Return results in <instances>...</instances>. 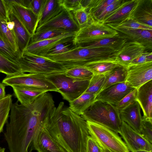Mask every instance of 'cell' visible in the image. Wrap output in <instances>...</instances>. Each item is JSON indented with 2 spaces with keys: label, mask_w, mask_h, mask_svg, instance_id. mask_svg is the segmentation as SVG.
<instances>
[{
  "label": "cell",
  "mask_w": 152,
  "mask_h": 152,
  "mask_svg": "<svg viewBox=\"0 0 152 152\" xmlns=\"http://www.w3.org/2000/svg\"><path fill=\"white\" fill-rule=\"evenodd\" d=\"M121 33L127 40L137 42L146 49H152V30L142 29H128L121 28L113 29Z\"/></svg>",
  "instance_id": "22"
},
{
  "label": "cell",
  "mask_w": 152,
  "mask_h": 152,
  "mask_svg": "<svg viewBox=\"0 0 152 152\" xmlns=\"http://www.w3.org/2000/svg\"><path fill=\"white\" fill-rule=\"evenodd\" d=\"M134 152H150L148 151H138Z\"/></svg>",
  "instance_id": "52"
},
{
  "label": "cell",
  "mask_w": 152,
  "mask_h": 152,
  "mask_svg": "<svg viewBox=\"0 0 152 152\" xmlns=\"http://www.w3.org/2000/svg\"><path fill=\"white\" fill-rule=\"evenodd\" d=\"M72 12L80 28L87 24L91 19L86 9L83 7Z\"/></svg>",
  "instance_id": "39"
},
{
  "label": "cell",
  "mask_w": 152,
  "mask_h": 152,
  "mask_svg": "<svg viewBox=\"0 0 152 152\" xmlns=\"http://www.w3.org/2000/svg\"><path fill=\"white\" fill-rule=\"evenodd\" d=\"M137 0H126L115 11L107 16L102 21L109 27L114 26L129 17Z\"/></svg>",
  "instance_id": "23"
},
{
  "label": "cell",
  "mask_w": 152,
  "mask_h": 152,
  "mask_svg": "<svg viewBox=\"0 0 152 152\" xmlns=\"http://www.w3.org/2000/svg\"><path fill=\"white\" fill-rule=\"evenodd\" d=\"M115 0H82L84 7L91 18H95Z\"/></svg>",
  "instance_id": "29"
},
{
  "label": "cell",
  "mask_w": 152,
  "mask_h": 152,
  "mask_svg": "<svg viewBox=\"0 0 152 152\" xmlns=\"http://www.w3.org/2000/svg\"><path fill=\"white\" fill-rule=\"evenodd\" d=\"M11 87L18 101L22 104L31 103L39 96L45 92L37 90L32 87L26 86L14 85Z\"/></svg>",
  "instance_id": "26"
},
{
  "label": "cell",
  "mask_w": 152,
  "mask_h": 152,
  "mask_svg": "<svg viewBox=\"0 0 152 152\" xmlns=\"http://www.w3.org/2000/svg\"><path fill=\"white\" fill-rule=\"evenodd\" d=\"M63 8L59 0H43L38 15L37 28L55 17Z\"/></svg>",
  "instance_id": "24"
},
{
  "label": "cell",
  "mask_w": 152,
  "mask_h": 152,
  "mask_svg": "<svg viewBox=\"0 0 152 152\" xmlns=\"http://www.w3.org/2000/svg\"><path fill=\"white\" fill-rule=\"evenodd\" d=\"M86 121L90 136L103 152H130L118 133L100 124Z\"/></svg>",
  "instance_id": "6"
},
{
  "label": "cell",
  "mask_w": 152,
  "mask_h": 152,
  "mask_svg": "<svg viewBox=\"0 0 152 152\" xmlns=\"http://www.w3.org/2000/svg\"><path fill=\"white\" fill-rule=\"evenodd\" d=\"M0 37L15 52L20 55L18 52L16 39L13 31H11L8 28L7 23L0 19Z\"/></svg>",
  "instance_id": "31"
},
{
  "label": "cell",
  "mask_w": 152,
  "mask_h": 152,
  "mask_svg": "<svg viewBox=\"0 0 152 152\" xmlns=\"http://www.w3.org/2000/svg\"><path fill=\"white\" fill-rule=\"evenodd\" d=\"M43 0H18V4L30 9L38 16Z\"/></svg>",
  "instance_id": "43"
},
{
  "label": "cell",
  "mask_w": 152,
  "mask_h": 152,
  "mask_svg": "<svg viewBox=\"0 0 152 152\" xmlns=\"http://www.w3.org/2000/svg\"><path fill=\"white\" fill-rule=\"evenodd\" d=\"M52 109L50 102L42 96L27 104H19L18 101L12 103L10 121L6 124L4 133L10 152H31L34 150L36 132Z\"/></svg>",
  "instance_id": "1"
},
{
  "label": "cell",
  "mask_w": 152,
  "mask_h": 152,
  "mask_svg": "<svg viewBox=\"0 0 152 152\" xmlns=\"http://www.w3.org/2000/svg\"><path fill=\"white\" fill-rule=\"evenodd\" d=\"M8 28L11 31H13L15 26L14 22L12 21H9L7 23Z\"/></svg>",
  "instance_id": "50"
},
{
  "label": "cell",
  "mask_w": 152,
  "mask_h": 152,
  "mask_svg": "<svg viewBox=\"0 0 152 152\" xmlns=\"http://www.w3.org/2000/svg\"><path fill=\"white\" fill-rule=\"evenodd\" d=\"M7 6L9 21H12L14 22L13 31L16 39L19 53L21 56L28 45L32 36L28 33L17 16Z\"/></svg>",
  "instance_id": "19"
},
{
  "label": "cell",
  "mask_w": 152,
  "mask_h": 152,
  "mask_svg": "<svg viewBox=\"0 0 152 152\" xmlns=\"http://www.w3.org/2000/svg\"><path fill=\"white\" fill-rule=\"evenodd\" d=\"M140 134L147 141L152 143V119L142 117V125Z\"/></svg>",
  "instance_id": "41"
},
{
  "label": "cell",
  "mask_w": 152,
  "mask_h": 152,
  "mask_svg": "<svg viewBox=\"0 0 152 152\" xmlns=\"http://www.w3.org/2000/svg\"><path fill=\"white\" fill-rule=\"evenodd\" d=\"M110 27L113 29L121 28L128 29L152 30V27L140 23L130 17L127 18L116 26Z\"/></svg>",
  "instance_id": "36"
},
{
  "label": "cell",
  "mask_w": 152,
  "mask_h": 152,
  "mask_svg": "<svg viewBox=\"0 0 152 152\" xmlns=\"http://www.w3.org/2000/svg\"><path fill=\"white\" fill-rule=\"evenodd\" d=\"M105 79L104 74L94 75L84 93L91 94L96 96L102 90Z\"/></svg>",
  "instance_id": "35"
},
{
  "label": "cell",
  "mask_w": 152,
  "mask_h": 152,
  "mask_svg": "<svg viewBox=\"0 0 152 152\" xmlns=\"http://www.w3.org/2000/svg\"><path fill=\"white\" fill-rule=\"evenodd\" d=\"M8 7L15 13L32 36L35 34L38 16L29 9L23 7L13 0H5Z\"/></svg>",
  "instance_id": "16"
},
{
  "label": "cell",
  "mask_w": 152,
  "mask_h": 152,
  "mask_svg": "<svg viewBox=\"0 0 152 152\" xmlns=\"http://www.w3.org/2000/svg\"><path fill=\"white\" fill-rule=\"evenodd\" d=\"M42 126L67 152H86L90 136L86 121L60 102L53 108Z\"/></svg>",
  "instance_id": "2"
},
{
  "label": "cell",
  "mask_w": 152,
  "mask_h": 152,
  "mask_svg": "<svg viewBox=\"0 0 152 152\" xmlns=\"http://www.w3.org/2000/svg\"><path fill=\"white\" fill-rule=\"evenodd\" d=\"M60 5L69 12L77 10L83 7L82 0H59Z\"/></svg>",
  "instance_id": "44"
},
{
  "label": "cell",
  "mask_w": 152,
  "mask_h": 152,
  "mask_svg": "<svg viewBox=\"0 0 152 152\" xmlns=\"http://www.w3.org/2000/svg\"><path fill=\"white\" fill-rule=\"evenodd\" d=\"M149 61H152V53L145 51L134 59L130 65L141 64Z\"/></svg>",
  "instance_id": "47"
},
{
  "label": "cell",
  "mask_w": 152,
  "mask_h": 152,
  "mask_svg": "<svg viewBox=\"0 0 152 152\" xmlns=\"http://www.w3.org/2000/svg\"><path fill=\"white\" fill-rule=\"evenodd\" d=\"M5 86L22 85L32 87L39 91L45 92H58L57 88L46 76L39 74L22 73L11 76H7L2 80Z\"/></svg>",
  "instance_id": "9"
},
{
  "label": "cell",
  "mask_w": 152,
  "mask_h": 152,
  "mask_svg": "<svg viewBox=\"0 0 152 152\" xmlns=\"http://www.w3.org/2000/svg\"><path fill=\"white\" fill-rule=\"evenodd\" d=\"M126 0H115L114 1L108 6L105 10L94 19L103 21L105 18L120 7Z\"/></svg>",
  "instance_id": "40"
},
{
  "label": "cell",
  "mask_w": 152,
  "mask_h": 152,
  "mask_svg": "<svg viewBox=\"0 0 152 152\" xmlns=\"http://www.w3.org/2000/svg\"><path fill=\"white\" fill-rule=\"evenodd\" d=\"M137 89L136 100L143 112L142 117L152 119V80Z\"/></svg>",
  "instance_id": "20"
},
{
  "label": "cell",
  "mask_w": 152,
  "mask_h": 152,
  "mask_svg": "<svg viewBox=\"0 0 152 152\" xmlns=\"http://www.w3.org/2000/svg\"><path fill=\"white\" fill-rule=\"evenodd\" d=\"M0 53L10 60L18 64V60L21 57L19 54L15 52L0 37Z\"/></svg>",
  "instance_id": "38"
},
{
  "label": "cell",
  "mask_w": 152,
  "mask_h": 152,
  "mask_svg": "<svg viewBox=\"0 0 152 152\" xmlns=\"http://www.w3.org/2000/svg\"><path fill=\"white\" fill-rule=\"evenodd\" d=\"M135 88L125 82L111 85L100 91L96 96L95 100H99L114 105Z\"/></svg>",
  "instance_id": "15"
},
{
  "label": "cell",
  "mask_w": 152,
  "mask_h": 152,
  "mask_svg": "<svg viewBox=\"0 0 152 152\" xmlns=\"http://www.w3.org/2000/svg\"><path fill=\"white\" fill-rule=\"evenodd\" d=\"M75 46L73 44V42L60 44L49 50L45 55L64 53L68 51Z\"/></svg>",
  "instance_id": "45"
},
{
  "label": "cell",
  "mask_w": 152,
  "mask_h": 152,
  "mask_svg": "<svg viewBox=\"0 0 152 152\" xmlns=\"http://www.w3.org/2000/svg\"><path fill=\"white\" fill-rule=\"evenodd\" d=\"M0 19L6 23L9 21L8 9L5 0H0Z\"/></svg>",
  "instance_id": "48"
},
{
  "label": "cell",
  "mask_w": 152,
  "mask_h": 152,
  "mask_svg": "<svg viewBox=\"0 0 152 152\" xmlns=\"http://www.w3.org/2000/svg\"><path fill=\"white\" fill-rule=\"evenodd\" d=\"M46 77L55 86L63 99L69 102L83 94L90 82L89 80H78L67 77L64 73Z\"/></svg>",
  "instance_id": "7"
},
{
  "label": "cell",
  "mask_w": 152,
  "mask_h": 152,
  "mask_svg": "<svg viewBox=\"0 0 152 152\" xmlns=\"http://www.w3.org/2000/svg\"><path fill=\"white\" fill-rule=\"evenodd\" d=\"M18 64L22 73L39 74L46 77L64 74L66 70L56 62L26 51L23 53Z\"/></svg>",
  "instance_id": "5"
},
{
  "label": "cell",
  "mask_w": 152,
  "mask_h": 152,
  "mask_svg": "<svg viewBox=\"0 0 152 152\" xmlns=\"http://www.w3.org/2000/svg\"><path fill=\"white\" fill-rule=\"evenodd\" d=\"M79 28L72 12L63 8L55 17L37 28L35 34L51 30H62L67 33L76 32Z\"/></svg>",
  "instance_id": "10"
},
{
  "label": "cell",
  "mask_w": 152,
  "mask_h": 152,
  "mask_svg": "<svg viewBox=\"0 0 152 152\" xmlns=\"http://www.w3.org/2000/svg\"><path fill=\"white\" fill-rule=\"evenodd\" d=\"M96 96L94 94L84 93L69 102V107L74 113L81 115L95 101Z\"/></svg>",
  "instance_id": "28"
},
{
  "label": "cell",
  "mask_w": 152,
  "mask_h": 152,
  "mask_svg": "<svg viewBox=\"0 0 152 152\" xmlns=\"http://www.w3.org/2000/svg\"><path fill=\"white\" fill-rule=\"evenodd\" d=\"M86 152H103V151L96 141L90 136L87 141Z\"/></svg>",
  "instance_id": "46"
},
{
  "label": "cell",
  "mask_w": 152,
  "mask_h": 152,
  "mask_svg": "<svg viewBox=\"0 0 152 152\" xmlns=\"http://www.w3.org/2000/svg\"><path fill=\"white\" fill-rule=\"evenodd\" d=\"M129 17L152 27V0H137Z\"/></svg>",
  "instance_id": "21"
},
{
  "label": "cell",
  "mask_w": 152,
  "mask_h": 152,
  "mask_svg": "<svg viewBox=\"0 0 152 152\" xmlns=\"http://www.w3.org/2000/svg\"><path fill=\"white\" fill-rule=\"evenodd\" d=\"M127 41L124 36L119 34L113 37L94 40L77 45L88 48H108L120 51Z\"/></svg>",
  "instance_id": "25"
},
{
  "label": "cell",
  "mask_w": 152,
  "mask_h": 152,
  "mask_svg": "<svg viewBox=\"0 0 152 152\" xmlns=\"http://www.w3.org/2000/svg\"><path fill=\"white\" fill-rule=\"evenodd\" d=\"M119 134L130 152H152V144L123 121L121 122Z\"/></svg>",
  "instance_id": "12"
},
{
  "label": "cell",
  "mask_w": 152,
  "mask_h": 152,
  "mask_svg": "<svg viewBox=\"0 0 152 152\" xmlns=\"http://www.w3.org/2000/svg\"><path fill=\"white\" fill-rule=\"evenodd\" d=\"M146 49L143 45L137 42H127L117 54L115 62L127 68L134 59L145 52Z\"/></svg>",
  "instance_id": "17"
},
{
  "label": "cell",
  "mask_w": 152,
  "mask_h": 152,
  "mask_svg": "<svg viewBox=\"0 0 152 152\" xmlns=\"http://www.w3.org/2000/svg\"><path fill=\"white\" fill-rule=\"evenodd\" d=\"M119 34L118 31L102 21L91 18L87 24L75 33L72 42L76 46L94 40L113 37Z\"/></svg>",
  "instance_id": "8"
},
{
  "label": "cell",
  "mask_w": 152,
  "mask_h": 152,
  "mask_svg": "<svg viewBox=\"0 0 152 152\" xmlns=\"http://www.w3.org/2000/svg\"><path fill=\"white\" fill-rule=\"evenodd\" d=\"M12 96L11 94L6 95L4 98L0 100V134L7 122L12 103Z\"/></svg>",
  "instance_id": "32"
},
{
  "label": "cell",
  "mask_w": 152,
  "mask_h": 152,
  "mask_svg": "<svg viewBox=\"0 0 152 152\" xmlns=\"http://www.w3.org/2000/svg\"><path fill=\"white\" fill-rule=\"evenodd\" d=\"M67 33H67L60 30H51L46 31L39 33H35L31 37L29 44H32L50 39Z\"/></svg>",
  "instance_id": "37"
},
{
  "label": "cell",
  "mask_w": 152,
  "mask_h": 152,
  "mask_svg": "<svg viewBox=\"0 0 152 152\" xmlns=\"http://www.w3.org/2000/svg\"><path fill=\"white\" fill-rule=\"evenodd\" d=\"M127 69L125 82L131 87L137 89L152 79V61L131 64Z\"/></svg>",
  "instance_id": "11"
},
{
  "label": "cell",
  "mask_w": 152,
  "mask_h": 152,
  "mask_svg": "<svg viewBox=\"0 0 152 152\" xmlns=\"http://www.w3.org/2000/svg\"><path fill=\"white\" fill-rule=\"evenodd\" d=\"M137 92V89H134L114 106L119 111L125 108L136 101Z\"/></svg>",
  "instance_id": "42"
},
{
  "label": "cell",
  "mask_w": 152,
  "mask_h": 152,
  "mask_svg": "<svg viewBox=\"0 0 152 152\" xmlns=\"http://www.w3.org/2000/svg\"><path fill=\"white\" fill-rule=\"evenodd\" d=\"M120 66L115 61H99L88 63L84 66L94 75L104 74Z\"/></svg>",
  "instance_id": "30"
},
{
  "label": "cell",
  "mask_w": 152,
  "mask_h": 152,
  "mask_svg": "<svg viewBox=\"0 0 152 152\" xmlns=\"http://www.w3.org/2000/svg\"><path fill=\"white\" fill-rule=\"evenodd\" d=\"M5 148L0 147V152H5Z\"/></svg>",
  "instance_id": "51"
},
{
  "label": "cell",
  "mask_w": 152,
  "mask_h": 152,
  "mask_svg": "<svg viewBox=\"0 0 152 152\" xmlns=\"http://www.w3.org/2000/svg\"><path fill=\"white\" fill-rule=\"evenodd\" d=\"M80 115L86 121L98 124L120 133L122 121L119 110L114 105L95 100Z\"/></svg>",
  "instance_id": "4"
},
{
  "label": "cell",
  "mask_w": 152,
  "mask_h": 152,
  "mask_svg": "<svg viewBox=\"0 0 152 152\" xmlns=\"http://www.w3.org/2000/svg\"><path fill=\"white\" fill-rule=\"evenodd\" d=\"M33 146L37 152H67L42 126L36 132Z\"/></svg>",
  "instance_id": "14"
},
{
  "label": "cell",
  "mask_w": 152,
  "mask_h": 152,
  "mask_svg": "<svg viewBox=\"0 0 152 152\" xmlns=\"http://www.w3.org/2000/svg\"><path fill=\"white\" fill-rule=\"evenodd\" d=\"M68 77L78 80H90L93 73L84 66H78L66 70L64 73Z\"/></svg>",
  "instance_id": "34"
},
{
  "label": "cell",
  "mask_w": 152,
  "mask_h": 152,
  "mask_svg": "<svg viewBox=\"0 0 152 152\" xmlns=\"http://www.w3.org/2000/svg\"><path fill=\"white\" fill-rule=\"evenodd\" d=\"M75 33H66L50 39L29 44L24 51L43 56L60 44L72 42Z\"/></svg>",
  "instance_id": "13"
},
{
  "label": "cell",
  "mask_w": 152,
  "mask_h": 152,
  "mask_svg": "<svg viewBox=\"0 0 152 152\" xmlns=\"http://www.w3.org/2000/svg\"><path fill=\"white\" fill-rule=\"evenodd\" d=\"M141 108L137 101L119 111L120 118L133 130L140 134L142 122Z\"/></svg>",
  "instance_id": "18"
},
{
  "label": "cell",
  "mask_w": 152,
  "mask_h": 152,
  "mask_svg": "<svg viewBox=\"0 0 152 152\" xmlns=\"http://www.w3.org/2000/svg\"><path fill=\"white\" fill-rule=\"evenodd\" d=\"M5 88V85L0 83V100L4 98L6 95Z\"/></svg>",
  "instance_id": "49"
},
{
  "label": "cell",
  "mask_w": 152,
  "mask_h": 152,
  "mask_svg": "<svg viewBox=\"0 0 152 152\" xmlns=\"http://www.w3.org/2000/svg\"><path fill=\"white\" fill-rule=\"evenodd\" d=\"M106 56V51L104 48L77 45L64 53L42 56L59 64L67 70L83 66L88 63L103 61Z\"/></svg>",
  "instance_id": "3"
},
{
  "label": "cell",
  "mask_w": 152,
  "mask_h": 152,
  "mask_svg": "<svg viewBox=\"0 0 152 152\" xmlns=\"http://www.w3.org/2000/svg\"><path fill=\"white\" fill-rule=\"evenodd\" d=\"M127 73V68L120 65L104 74L105 80L101 91L113 85L125 82Z\"/></svg>",
  "instance_id": "27"
},
{
  "label": "cell",
  "mask_w": 152,
  "mask_h": 152,
  "mask_svg": "<svg viewBox=\"0 0 152 152\" xmlns=\"http://www.w3.org/2000/svg\"><path fill=\"white\" fill-rule=\"evenodd\" d=\"M0 72L7 76L15 75L22 73L19 65L0 53Z\"/></svg>",
  "instance_id": "33"
}]
</instances>
